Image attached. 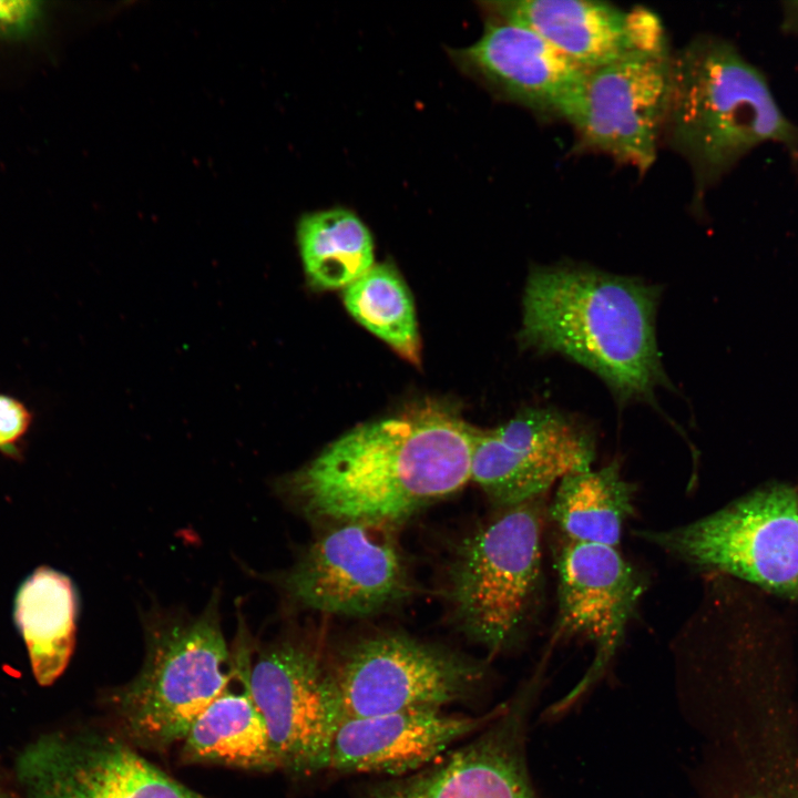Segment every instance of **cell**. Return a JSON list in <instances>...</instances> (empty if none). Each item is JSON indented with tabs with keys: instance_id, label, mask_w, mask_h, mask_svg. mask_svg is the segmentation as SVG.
<instances>
[{
	"instance_id": "6da1fadb",
	"label": "cell",
	"mask_w": 798,
	"mask_h": 798,
	"mask_svg": "<svg viewBox=\"0 0 798 798\" xmlns=\"http://www.w3.org/2000/svg\"><path fill=\"white\" fill-rule=\"evenodd\" d=\"M473 427L427 401L355 427L288 474L282 489L311 519L389 525L460 490Z\"/></svg>"
},
{
	"instance_id": "7a4b0ae2",
	"label": "cell",
	"mask_w": 798,
	"mask_h": 798,
	"mask_svg": "<svg viewBox=\"0 0 798 798\" xmlns=\"http://www.w3.org/2000/svg\"><path fill=\"white\" fill-rule=\"evenodd\" d=\"M656 285L593 267L534 266L524 287L519 338L597 375L620 402L653 401L671 386L662 365Z\"/></svg>"
},
{
	"instance_id": "3957f363",
	"label": "cell",
	"mask_w": 798,
	"mask_h": 798,
	"mask_svg": "<svg viewBox=\"0 0 798 798\" xmlns=\"http://www.w3.org/2000/svg\"><path fill=\"white\" fill-rule=\"evenodd\" d=\"M663 141L689 165L694 202L764 143L780 144L798 163V125L782 112L765 72L729 40L699 34L672 53V86Z\"/></svg>"
},
{
	"instance_id": "277c9868",
	"label": "cell",
	"mask_w": 798,
	"mask_h": 798,
	"mask_svg": "<svg viewBox=\"0 0 798 798\" xmlns=\"http://www.w3.org/2000/svg\"><path fill=\"white\" fill-rule=\"evenodd\" d=\"M235 669L216 602L195 617L150 623L141 671L111 697L121 738L149 750L181 745Z\"/></svg>"
},
{
	"instance_id": "5b68a950",
	"label": "cell",
	"mask_w": 798,
	"mask_h": 798,
	"mask_svg": "<svg viewBox=\"0 0 798 798\" xmlns=\"http://www.w3.org/2000/svg\"><path fill=\"white\" fill-rule=\"evenodd\" d=\"M544 495L509 507L458 543L447 597L459 628L490 653L513 646L541 598Z\"/></svg>"
},
{
	"instance_id": "8992f818",
	"label": "cell",
	"mask_w": 798,
	"mask_h": 798,
	"mask_svg": "<svg viewBox=\"0 0 798 798\" xmlns=\"http://www.w3.org/2000/svg\"><path fill=\"white\" fill-rule=\"evenodd\" d=\"M637 534L690 565L798 596V492L787 483L764 485L690 523Z\"/></svg>"
},
{
	"instance_id": "52a82bcc",
	"label": "cell",
	"mask_w": 798,
	"mask_h": 798,
	"mask_svg": "<svg viewBox=\"0 0 798 798\" xmlns=\"http://www.w3.org/2000/svg\"><path fill=\"white\" fill-rule=\"evenodd\" d=\"M328 676L342 718L368 717L468 699L482 685L485 667L408 635L381 633L346 648Z\"/></svg>"
},
{
	"instance_id": "ba28073f",
	"label": "cell",
	"mask_w": 798,
	"mask_h": 798,
	"mask_svg": "<svg viewBox=\"0 0 798 798\" xmlns=\"http://www.w3.org/2000/svg\"><path fill=\"white\" fill-rule=\"evenodd\" d=\"M386 525L337 523L286 573L283 586L301 607L339 616H367L409 592L406 559Z\"/></svg>"
},
{
	"instance_id": "9c48e42d",
	"label": "cell",
	"mask_w": 798,
	"mask_h": 798,
	"mask_svg": "<svg viewBox=\"0 0 798 798\" xmlns=\"http://www.w3.org/2000/svg\"><path fill=\"white\" fill-rule=\"evenodd\" d=\"M671 86L669 50L587 71L567 120L579 150L601 152L646 172L663 142Z\"/></svg>"
},
{
	"instance_id": "30bf717a",
	"label": "cell",
	"mask_w": 798,
	"mask_h": 798,
	"mask_svg": "<svg viewBox=\"0 0 798 798\" xmlns=\"http://www.w3.org/2000/svg\"><path fill=\"white\" fill-rule=\"evenodd\" d=\"M248 687L268 729L278 769L323 771L341 710L328 666L318 651L299 638L263 647L250 663Z\"/></svg>"
},
{
	"instance_id": "8fae6325",
	"label": "cell",
	"mask_w": 798,
	"mask_h": 798,
	"mask_svg": "<svg viewBox=\"0 0 798 798\" xmlns=\"http://www.w3.org/2000/svg\"><path fill=\"white\" fill-rule=\"evenodd\" d=\"M593 436L575 419L551 408H530L492 429L473 428L471 474L499 507L545 494L563 477L587 470Z\"/></svg>"
},
{
	"instance_id": "7c38bea8",
	"label": "cell",
	"mask_w": 798,
	"mask_h": 798,
	"mask_svg": "<svg viewBox=\"0 0 798 798\" xmlns=\"http://www.w3.org/2000/svg\"><path fill=\"white\" fill-rule=\"evenodd\" d=\"M17 766L28 798H205L120 736H44Z\"/></svg>"
},
{
	"instance_id": "4fadbf2b",
	"label": "cell",
	"mask_w": 798,
	"mask_h": 798,
	"mask_svg": "<svg viewBox=\"0 0 798 798\" xmlns=\"http://www.w3.org/2000/svg\"><path fill=\"white\" fill-rule=\"evenodd\" d=\"M555 566L559 633L589 640L596 657L579 685L552 706V715L574 704L601 676L645 590L642 575L614 546L565 540Z\"/></svg>"
},
{
	"instance_id": "5bb4252c",
	"label": "cell",
	"mask_w": 798,
	"mask_h": 798,
	"mask_svg": "<svg viewBox=\"0 0 798 798\" xmlns=\"http://www.w3.org/2000/svg\"><path fill=\"white\" fill-rule=\"evenodd\" d=\"M534 684L468 743L426 768L375 786L368 798H536L525 761Z\"/></svg>"
},
{
	"instance_id": "9a60e30c",
	"label": "cell",
	"mask_w": 798,
	"mask_h": 798,
	"mask_svg": "<svg viewBox=\"0 0 798 798\" xmlns=\"http://www.w3.org/2000/svg\"><path fill=\"white\" fill-rule=\"evenodd\" d=\"M504 707L502 704L477 716L420 707L344 717L329 740L323 771L393 778L411 775L444 756L460 740L481 732Z\"/></svg>"
},
{
	"instance_id": "2e32d148",
	"label": "cell",
	"mask_w": 798,
	"mask_h": 798,
	"mask_svg": "<svg viewBox=\"0 0 798 798\" xmlns=\"http://www.w3.org/2000/svg\"><path fill=\"white\" fill-rule=\"evenodd\" d=\"M487 18L478 41L450 50L453 62L498 96L541 116L567 122L587 71L533 30Z\"/></svg>"
},
{
	"instance_id": "e0dca14e",
	"label": "cell",
	"mask_w": 798,
	"mask_h": 798,
	"mask_svg": "<svg viewBox=\"0 0 798 798\" xmlns=\"http://www.w3.org/2000/svg\"><path fill=\"white\" fill-rule=\"evenodd\" d=\"M487 17L520 23L585 71L668 50L659 18L646 8L592 0H502L480 3Z\"/></svg>"
},
{
	"instance_id": "ac0fdd59",
	"label": "cell",
	"mask_w": 798,
	"mask_h": 798,
	"mask_svg": "<svg viewBox=\"0 0 798 798\" xmlns=\"http://www.w3.org/2000/svg\"><path fill=\"white\" fill-rule=\"evenodd\" d=\"M235 675L228 686L192 724L181 744L186 763H209L233 768L278 769L265 719L248 687L250 646L238 632Z\"/></svg>"
},
{
	"instance_id": "d6986e66",
	"label": "cell",
	"mask_w": 798,
	"mask_h": 798,
	"mask_svg": "<svg viewBox=\"0 0 798 798\" xmlns=\"http://www.w3.org/2000/svg\"><path fill=\"white\" fill-rule=\"evenodd\" d=\"M696 798H798L792 726L756 724L722 739Z\"/></svg>"
},
{
	"instance_id": "ffe728a7",
	"label": "cell",
	"mask_w": 798,
	"mask_h": 798,
	"mask_svg": "<svg viewBox=\"0 0 798 798\" xmlns=\"http://www.w3.org/2000/svg\"><path fill=\"white\" fill-rule=\"evenodd\" d=\"M78 598L71 580L48 566L20 585L14 622L24 641L37 682L51 685L69 664L75 644Z\"/></svg>"
},
{
	"instance_id": "44dd1931",
	"label": "cell",
	"mask_w": 798,
	"mask_h": 798,
	"mask_svg": "<svg viewBox=\"0 0 798 798\" xmlns=\"http://www.w3.org/2000/svg\"><path fill=\"white\" fill-rule=\"evenodd\" d=\"M559 482L548 516L565 540L617 548L634 512L635 495V487L623 478L618 462L573 472Z\"/></svg>"
},
{
	"instance_id": "7402d4cb",
	"label": "cell",
	"mask_w": 798,
	"mask_h": 798,
	"mask_svg": "<svg viewBox=\"0 0 798 798\" xmlns=\"http://www.w3.org/2000/svg\"><path fill=\"white\" fill-rule=\"evenodd\" d=\"M296 235L304 272L317 289L346 288L375 265L370 232L349 209L305 214Z\"/></svg>"
},
{
	"instance_id": "603a6c76",
	"label": "cell",
	"mask_w": 798,
	"mask_h": 798,
	"mask_svg": "<svg viewBox=\"0 0 798 798\" xmlns=\"http://www.w3.org/2000/svg\"><path fill=\"white\" fill-rule=\"evenodd\" d=\"M344 304L362 327L383 340L400 357L419 366L421 344L411 294L390 264L374 265L344 288Z\"/></svg>"
},
{
	"instance_id": "cb8c5ba5",
	"label": "cell",
	"mask_w": 798,
	"mask_h": 798,
	"mask_svg": "<svg viewBox=\"0 0 798 798\" xmlns=\"http://www.w3.org/2000/svg\"><path fill=\"white\" fill-rule=\"evenodd\" d=\"M32 422V413L16 397L0 393V451L17 454L18 444L27 434Z\"/></svg>"
},
{
	"instance_id": "d4e9b609",
	"label": "cell",
	"mask_w": 798,
	"mask_h": 798,
	"mask_svg": "<svg viewBox=\"0 0 798 798\" xmlns=\"http://www.w3.org/2000/svg\"><path fill=\"white\" fill-rule=\"evenodd\" d=\"M41 2L29 0H0V34L8 37L24 35L39 20Z\"/></svg>"
},
{
	"instance_id": "484cf974",
	"label": "cell",
	"mask_w": 798,
	"mask_h": 798,
	"mask_svg": "<svg viewBox=\"0 0 798 798\" xmlns=\"http://www.w3.org/2000/svg\"><path fill=\"white\" fill-rule=\"evenodd\" d=\"M780 29L786 34L798 35V0L781 3Z\"/></svg>"
},
{
	"instance_id": "4316f807",
	"label": "cell",
	"mask_w": 798,
	"mask_h": 798,
	"mask_svg": "<svg viewBox=\"0 0 798 798\" xmlns=\"http://www.w3.org/2000/svg\"><path fill=\"white\" fill-rule=\"evenodd\" d=\"M0 798H13L9 791L0 786Z\"/></svg>"
}]
</instances>
